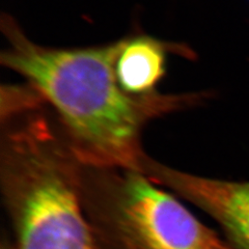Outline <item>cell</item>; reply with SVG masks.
<instances>
[{
    "label": "cell",
    "instance_id": "1",
    "mask_svg": "<svg viewBox=\"0 0 249 249\" xmlns=\"http://www.w3.org/2000/svg\"><path fill=\"white\" fill-rule=\"evenodd\" d=\"M1 30L9 44L0 55L1 65L24 78L51 109L83 166L143 173L145 124L208 98L207 92L129 96L114 74L115 42L81 48L41 46L7 15Z\"/></svg>",
    "mask_w": 249,
    "mask_h": 249
},
{
    "label": "cell",
    "instance_id": "2",
    "mask_svg": "<svg viewBox=\"0 0 249 249\" xmlns=\"http://www.w3.org/2000/svg\"><path fill=\"white\" fill-rule=\"evenodd\" d=\"M43 100L1 105L0 178L17 249H100L85 210L82 169Z\"/></svg>",
    "mask_w": 249,
    "mask_h": 249
},
{
    "label": "cell",
    "instance_id": "3",
    "mask_svg": "<svg viewBox=\"0 0 249 249\" xmlns=\"http://www.w3.org/2000/svg\"><path fill=\"white\" fill-rule=\"evenodd\" d=\"M82 192L100 249H235L142 171L83 166Z\"/></svg>",
    "mask_w": 249,
    "mask_h": 249
},
{
    "label": "cell",
    "instance_id": "4",
    "mask_svg": "<svg viewBox=\"0 0 249 249\" xmlns=\"http://www.w3.org/2000/svg\"><path fill=\"white\" fill-rule=\"evenodd\" d=\"M143 173L211 216L235 249H249V182L198 177L146 157Z\"/></svg>",
    "mask_w": 249,
    "mask_h": 249
},
{
    "label": "cell",
    "instance_id": "5",
    "mask_svg": "<svg viewBox=\"0 0 249 249\" xmlns=\"http://www.w3.org/2000/svg\"><path fill=\"white\" fill-rule=\"evenodd\" d=\"M113 69L121 89L129 96L146 98L160 93L167 74L169 54L188 59L196 53L185 44L166 42L144 33H133L115 41Z\"/></svg>",
    "mask_w": 249,
    "mask_h": 249
},
{
    "label": "cell",
    "instance_id": "6",
    "mask_svg": "<svg viewBox=\"0 0 249 249\" xmlns=\"http://www.w3.org/2000/svg\"><path fill=\"white\" fill-rule=\"evenodd\" d=\"M1 249H17V248H16L14 243L10 242V241L3 240L2 243H1Z\"/></svg>",
    "mask_w": 249,
    "mask_h": 249
}]
</instances>
